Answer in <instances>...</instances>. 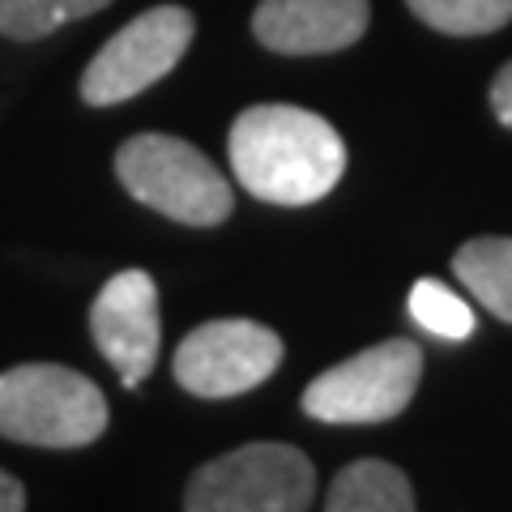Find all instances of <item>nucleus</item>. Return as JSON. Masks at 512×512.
<instances>
[{
    "instance_id": "obj_1",
    "label": "nucleus",
    "mask_w": 512,
    "mask_h": 512,
    "mask_svg": "<svg viewBox=\"0 0 512 512\" xmlns=\"http://www.w3.org/2000/svg\"><path fill=\"white\" fill-rule=\"evenodd\" d=\"M231 171L269 205H312L338 188L346 146L325 116L291 103H261L231 124Z\"/></svg>"
},
{
    "instance_id": "obj_2",
    "label": "nucleus",
    "mask_w": 512,
    "mask_h": 512,
    "mask_svg": "<svg viewBox=\"0 0 512 512\" xmlns=\"http://www.w3.org/2000/svg\"><path fill=\"white\" fill-rule=\"evenodd\" d=\"M107 431V397L90 376L60 363L0 372V436L35 448H86Z\"/></svg>"
},
{
    "instance_id": "obj_3",
    "label": "nucleus",
    "mask_w": 512,
    "mask_h": 512,
    "mask_svg": "<svg viewBox=\"0 0 512 512\" xmlns=\"http://www.w3.org/2000/svg\"><path fill=\"white\" fill-rule=\"evenodd\" d=\"M116 175L128 197L184 227H218L231 214L235 192L197 146L167 133H137L116 154Z\"/></svg>"
},
{
    "instance_id": "obj_4",
    "label": "nucleus",
    "mask_w": 512,
    "mask_h": 512,
    "mask_svg": "<svg viewBox=\"0 0 512 512\" xmlns=\"http://www.w3.org/2000/svg\"><path fill=\"white\" fill-rule=\"evenodd\" d=\"M423 350L410 338H389L359 350L303 389V414L329 427H367L397 419L419 393Z\"/></svg>"
},
{
    "instance_id": "obj_5",
    "label": "nucleus",
    "mask_w": 512,
    "mask_h": 512,
    "mask_svg": "<svg viewBox=\"0 0 512 512\" xmlns=\"http://www.w3.org/2000/svg\"><path fill=\"white\" fill-rule=\"evenodd\" d=\"M312 461L291 444H244L192 474L184 512H308Z\"/></svg>"
},
{
    "instance_id": "obj_6",
    "label": "nucleus",
    "mask_w": 512,
    "mask_h": 512,
    "mask_svg": "<svg viewBox=\"0 0 512 512\" xmlns=\"http://www.w3.org/2000/svg\"><path fill=\"white\" fill-rule=\"evenodd\" d=\"M197 22L184 5H158L133 18L124 30H116L99 56L82 73V99L90 107H116L133 94L150 90L158 77H167L180 56L188 52Z\"/></svg>"
},
{
    "instance_id": "obj_7",
    "label": "nucleus",
    "mask_w": 512,
    "mask_h": 512,
    "mask_svg": "<svg viewBox=\"0 0 512 512\" xmlns=\"http://www.w3.org/2000/svg\"><path fill=\"white\" fill-rule=\"evenodd\" d=\"M282 363V338L256 320H210L175 350V380L197 397H239Z\"/></svg>"
},
{
    "instance_id": "obj_8",
    "label": "nucleus",
    "mask_w": 512,
    "mask_h": 512,
    "mask_svg": "<svg viewBox=\"0 0 512 512\" xmlns=\"http://www.w3.org/2000/svg\"><path fill=\"white\" fill-rule=\"evenodd\" d=\"M90 333L128 389H137L154 372L163 325H158V286L146 269H124L103 286L90 308Z\"/></svg>"
},
{
    "instance_id": "obj_9",
    "label": "nucleus",
    "mask_w": 512,
    "mask_h": 512,
    "mask_svg": "<svg viewBox=\"0 0 512 512\" xmlns=\"http://www.w3.org/2000/svg\"><path fill=\"white\" fill-rule=\"evenodd\" d=\"M367 18V0H261L252 13V35L282 56H325L359 43Z\"/></svg>"
},
{
    "instance_id": "obj_10",
    "label": "nucleus",
    "mask_w": 512,
    "mask_h": 512,
    "mask_svg": "<svg viewBox=\"0 0 512 512\" xmlns=\"http://www.w3.org/2000/svg\"><path fill=\"white\" fill-rule=\"evenodd\" d=\"M325 512H414L410 478L389 461H350L333 478Z\"/></svg>"
},
{
    "instance_id": "obj_11",
    "label": "nucleus",
    "mask_w": 512,
    "mask_h": 512,
    "mask_svg": "<svg viewBox=\"0 0 512 512\" xmlns=\"http://www.w3.org/2000/svg\"><path fill=\"white\" fill-rule=\"evenodd\" d=\"M453 274L466 291H474V299L491 316L512 325V239L483 235V239L461 244L453 256Z\"/></svg>"
},
{
    "instance_id": "obj_12",
    "label": "nucleus",
    "mask_w": 512,
    "mask_h": 512,
    "mask_svg": "<svg viewBox=\"0 0 512 512\" xmlns=\"http://www.w3.org/2000/svg\"><path fill=\"white\" fill-rule=\"evenodd\" d=\"M410 13L440 35H491L512 22V0H406Z\"/></svg>"
},
{
    "instance_id": "obj_13",
    "label": "nucleus",
    "mask_w": 512,
    "mask_h": 512,
    "mask_svg": "<svg viewBox=\"0 0 512 512\" xmlns=\"http://www.w3.org/2000/svg\"><path fill=\"white\" fill-rule=\"evenodd\" d=\"M107 5L111 0H0V35L30 43Z\"/></svg>"
},
{
    "instance_id": "obj_14",
    "label": "nucleus",
    "mask_w": 512,
    "mask_h": 512,
    "mask_svg": "<svg viewBox=\"0 0 512 512\" xmlns=\"http://www.w3.org/2000/svg\"><path fill=\"white\" fill-rule=\"evenodd\" d=\"M410 316L431 338H444V342H466L474 333V308L436 278H419L410 286Z\"/></svg>"
},
{
    "instance_id": "obj_15",
    "label": "nucleus",
    "mask_w": 512,
    "mask_h": 512,
    "mask_svg": "<svg viewBox=\"0 0 512 512\" xmlns=\"http://www.w3.org/2000/svg\"><path fill=\"white\" fill-rule=\"evenodd\" d=\"M491 111L504 128H512V60L495 73V82H491Z\"/></svg>"
},
{
    "instance_id": "obj_16",
    "label": "nucleus",
    "mask_w": 512,
    "mask_h": 512,
    "mask_svg": "<svg viewBox=\"0 0 512 512\" xmlns=\"http://www.w3.org/2000/svg\"><path fill=\"white\" fill-rule=\"evenodd\" d=\"M0 512H26V487L0 470Z\"/></svg>"
}]
</instances>
